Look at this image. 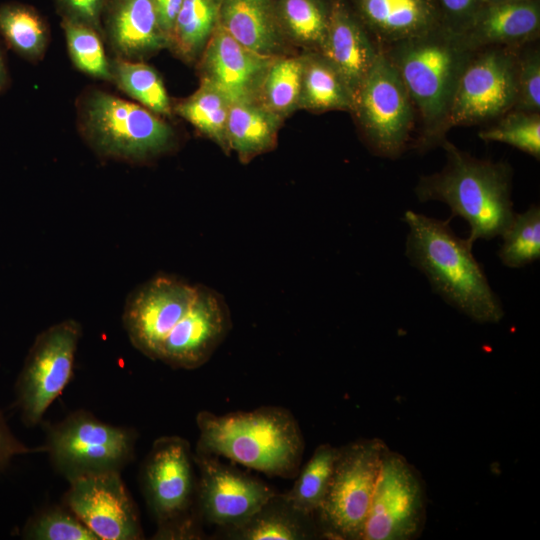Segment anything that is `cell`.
I'll list each match as a JSON object with an SVG mask.
<instances>
[{"label":"cell","instance_id":"6da1fadb","mask_svg":"<svg viewBox=\"0 0 540 540\" xmlns=\"http://www.w3.org/2000/svg\"><path fill=\"white\" fill-rule=\"evenodd\" d=\"M381 51L397 71L420 118L418 149L441 145L460 76L476 50L462 33L439 25Z\"/></svg>","mask_w":540,"mask_h":540},{"label":"cell","instance_id":"7a4b0ae2","mask_svg":"<svg viewBox=\"0 0 540 540\" xmlns=\"http://www.w3.org/2000/svg\"><path fill=\"white\" fill-rule=\"evenodd\" d=\"M403 220L409 227L405 254L424 273L432 290L473 321L498 323L504 310L473 255V243L457 236L450 220L411 210Z\"/></svg>","mask_w":540,"mask_h":540},{"label":"cell","instance_id":"3957f363","mask_svg":"<svg viewBox=\"0 0 540 540\" xmlns=\"http://www.w3.org/2000/svg\"><path fill=\"white\" fill-rule=\"evenodd\" d=\"M196 452L224 457L268 476L293 478L299 472L304 437L286 408L264 406L218 415L200 411Z\"/></svg>","mask_w":540,"mask_h":540},{"label":"cell","instance_id":"277c9868","mask_svg":"<svg viewBox=\"0 0 540 540\" xmlns=\"http://www.w3.org/2000/svg\"><path fill=\"white\" fill-rule=\"evenodd\" d=\"M441 146L446 164L440 172L420 178L415 188L417 198L448 205L453 216L468 223L471 243L501 236L516 214L510 165L475 158L447 139Z\"/></svg>","mask_w":540,"mask_h":540},{"label":"cell","instance_id":"5b68a950","mask_svg":"<svg viewBox=\"0 0 540 540\" xmlns=\"http://www.w3.org/2000/svg\"><path fill=\"white\" fill-rule=\"evenodd\" d=\"M76 107L80 135L102 158L147 163L177 145L176 132L164 117L105 90H85Z\"/></svg>","mask_w":540,"mask_h":540},{"label":"cell","instance_id":"8992f818","mask_svg":"<svg viewBox=\"0 0 540 540\" xmlns=\"http://www.w3.org/2000/svg\"><path fill=\"white\" fill-rule=\"evenodd\" d=\"M189 442L180 436L157 438L141 467V487L157 530L153 539H201L197 474Z\"/></svg>","mask_w":540,"mask_h":540},{"label":"cell","instance_id":"52a82bcc","mask_svg":"<svg viewBox=\"0 0 540 540\" xmlns=\"http://www.w3.org/2000/svg\"><path fill=\"white\" fill-rule=\"evenodd\" d=\"M138 433L130 427L101 421L79 409L46 426L45 453L67 481L121 470L134 458Z\"/></svg>","mask_w":540,"mask_h":540},{"label":"cell","instance_id":"ba28073f","mask_svg":"<svg viewBox=\"0 0 540 540\" xmlns=\"http://www.w3.org/2000/svg\"><path fill=\"white\" fill-rule=\"evenodd\" d=\"M379 438L358 439L339 448L324 500L314 514L321 536L362 540L383 455Z\"/></svg>","mask_w":540,"mask_h":540},{"label":"cell","instance_id":"9c48e42d","mask_svg":"<svg viewBox=\"0 0 540 540\" xmlns=\"http://www.w3.org/2000/svg\"><path fill=\"white\" fill-rule=\"evenodd\" d=\"M351 113L374 154L397 158L404 152L414 126L415 108L381 49L354 96Z\"/></svg>","mask_w":540,"mask_h":540},{"label":"cell","instance_id":"30bf717a","mask_svg":"<svg viewBox=\"0 0 540 540\" xmlns=\"http://www.w3.org/2000/svg\"><path fill=\"white\" fill-rule=\"evenodd\" d=\"M80 337V324L66 319L35 338L15 383V404L25 426L39 425L69 384Z\"/></svg>","mask_w":540,"mask_h":540},{"label":"cell","instance_id":"8fae6325","mask_svg":"<svg viewBox=\"0 0 540 540\" xmlns=\"http://www.w3.org/2000/svg\"><path fill=\"white\" fill-rule=\"evenodd\" d=\"M427 497L416 468L386 449L376 479L362 540H413L426 522Z\"/></svg>","mask_w":540,"mask_h":540},{"label":"cell","instance_id":"7c38bea8","mask_svg":"<svg viewBox=\"0 0 540 540\" xmlns=\"http://www.w3.org/2000/svg\"><path fill=\"white\" fill-rule=\"evenodd\" d=\"M520 48L488 47L473 53L460 76L447 130L493 121L514 108Z\"/></svg>","mask_w":540,"mask_h":540},{"label":"cell","instance_id":"4fadbf2b","mask_svg":"<svg viewBox=\"0 0 540 540\" xmlns=\"http://www.w3.org/2000/svg\"><path fill=\"white\" fill-rule=\"evenodd\" d=\"M197 474V510L202 522L228 530L245 522L276 491L219 457L193 454Z\"/></svg>","mask_w":540,"mask_h":540},{"label":"cell","instance_id":"5bb4252c","mask_svg":"<svg viewBox=\"0 0 540 540\" xmlns=\"http://www.w3.org/2000/svg\"><path fill=\"white\" fill-rule=\"evenodd\" d=\"M68 483L63 503L99 540L144 538L136 504L120 472L88 474Z\"/></svg>","mask_w":540,"mask_h":540},{"label":"cell","instance_id":"9a60e30c","mask_svg":"<svg viewBox=\"0 0 540 540\" xmlns=\"http://www.w3.org/2000/svg\"><path fill=\"white\" fill-rule=\"evenodd\" d=\"M196 286L172 276H157L127 298L123 326L131 344L143 355L159 360L164 340L184 316Z\"/></svg>","mask_w":540,"mask_h":540},{"label":"cell","instance_id":"2e32d148","mask_svg":"<svg viewBox=\"0 0 540 540\" xmlns=\"http://www.w3.org/2000/svg\"><path fill=\"white\" fill-rule=\"evenodd\" d=\"M231 327L229 310L222 297L205 286L161 347L159 360L174 369L192 370L205 364Z\"/></svg>","mask_w":540,"mask_h":540},{"label":"cell","instance_id":"e0dca14e","mask_svg":"<svg viewBox=\"0 0 540 540\" xmlns=\"http://www.w3.org/2000/svg\"><path fill=\"white\" fill-rule=\"evenodd\" d=\"M276 56L254 52L220 24L196 63L199 80L221 91L231 103L258 100L266 72Z\"/></svg>","mask_w":540,"mask_h":540},{"label":"cell","instance_id":"ac0fdd59","mask_svg":"<svg viewBox=\"0 0 540 540\" xmlns=\"http://www.w3.org/2000/svg\"><path fill=\"white\" fill-rule=\"evenodd\" d=\"M101 24L114 57L143 61L169 48L153 0H106Z\"/></svg>","mask_w":540,"mask_h":540},{"label":"cell","instance_id":"d6986e66","mask_svg":"<svg viewBox=\"0 0 540 540\" xmlns=\"http://www.w3.org/2000/svg\"><path fill=\"white\" fill-rule=\"evenodd\" d=\"M319 52L340 72L354 99L380 47L349 0H334L327 34Z\"/></svg>","mask_w":540,"mask_h":540},{"label":"cell","instance_id":"ffe728a7","mask_svg":"<svg viewBox=\"0 0 540 540\" xmlns=\"http://www.w3.org/2000/svg\"><path fill=\"white\" fill-rule=\"evenodd\" d=\"M462 34L473 50L534 42L540 35V0L484 3Z\"/></svg>","mask_w":540,"mask_h":540},{"label":"cell","instance_id":"44dd1931","mask_svg":"<svg viewBox=\"0 0 540 540\" xmlns=\"http://www.w3.org/2000/svg\"><path fill=\"white\" fill-rule=\"evenodd\" d=\"M381 48L442 25L433 0H349Z\"/></svg>","mask_w":540,"mask_h":540},{"label":"cell","instance_id":"7402d4cb","mask_svg":"<svg viewBox=\"0 0 540 540\" xmlns=\"http://www.w3.org/2000/svg\"><path fill=\"white\" fill-rule=\"evenodd\" d=\"M219 24L236 41L259 54L295 53L277 28L271 0H222Z\"/></svg>","mask_w":540,"mask_h":540},{"label":"cell","instance_id":"603a6c76","mask_svg":"<svg viewBox=\"0 0 540 540\" xmlns=\"http://www.w3.org/2000/svg\"><path fill=\"white\" fill-rule=\"evenodd\" d=\"M234 540H309L321 536L314 515L298 510L283 494L275 493L245 522L224 530Z\"/></svg>","mask_w":540,"mask_h":540},{"label":"cell","instance_id":"cb8c5ba5","mask_svg":"<svg viewBox=\"0 0 540 540\" xmlns=\"http://www.w3.org/2000/svg\"><path fill=\"white\" fill-rule=\"evenodd\" d=\"M284 119L258 101L232 103L227 121L230 151L247 164L277 145Z\"/></svg>","mask_w":540,"mask_h":540},{"label":"cell","instance_id":"d4e9b609","mask_svg":"<svg viewBox=\"0 0 540 540\" xmlns=\"http://www.w3.org/2000/svg\"><path fill=\"white\" fill-rule=\"evenodd\" d=\"M334 0H271L277 28L293 49L320 51Z\"/></svg>","mask_w":540,"mask_h":540},{"label":"cell","instance_id":"484cf974","mask_svg":"<svg viewBox=\"0 0 540 540\" xmlns=\"http://www.w3.org/2000/svg\"><path fill=\"white\" fill-rule=\"evenodd\" d=\"M299 109L351 112L353 95L335 66L318 51H302Z\"/></svg>","mask_w":540,"mask_h":540},{"label":"cell","instance_id":"4316f807","mask_svg":"<svg viewBox=\"0 0 540 540\" xmlns=\"http://www.w3.org/2000/svg\"><path fill=\"white\" fill-rule=\"evenodd\" d=\"M222 0H183L170 36L169 50L196 65L219 25Z\"/></svg>","mask_w":540,"mask_h":540},{"label":"cell","instance_id":"83f0119b","mask_svg":"<svg viewBox=\"0 0 540 540\" xmlns=\"http://www.w3.org/2000/svg\"><path fill=\"white\" fill-rule=\"evenodd\" d=\"M230 100L211 84L201 81L188 97L173 105V114L190 123L201 135L229 154L227 121Z\"/></svg>","mask_w":540,"mask_h":540},{"label":"cell","instance_id":"f1b7e54d","mask_svg":"<svg viewBox=\"0 0 540 540\" xmlns=\"http://www.w3.org/2000/svg\"><path fill=\"white\" fill-rule=\"evenodd\" d=\"M0 35L10 49L30 62L44 57L50 38L48 24L38 10L20 2L0 5Z\"/></svg>","mask_w":540,"mask_h":540},{"label":"cell","instance_id":"f546056e","mask_svg":"<svg viewBox=\"0 0 540 540\" xmlns=\"http://www.w3.org/2000/svg\"><path fill=\"white\" fill-rule=\"evenodd\" d=\"M111 73V83L136 103L161 117H171L173 104L155 68L144 61L114 57L111 60Z\"/></svg>","mask_w":540,"mask_h":540},{"label":"cell","instance_id":"4dcf8cb0","mask_svg":"<svg viewBox=\"0 0 540 540\" xmlns=\"http://www.w3.org/2000/svg\"><path fill=\"white\" fill-rule=\"evenodd\" d=\"M301 74V53L274 57L257 101L285 120L299 110Z\"/></svg>","mask_w":540,"mask_h":540},{"label":"cell","instance_id":"1f68e13d","mask_svg":"<svg viewBox=\"0 0 540 540\" xmlns=\"http://www.w3.org/2000/svg\"><path fill=\"white\" fill-rule=\"evenodd\" d=\"M338 452V447L320 444L298 472L294 485L284 493L298 510L309 515L317 512L326 495Z\"/></svg>","mask_w":540,"mask_h":540},{"label":"cell","instance_id":"d6a6232c","mask_svg":"<svg viewBox=\"0 0 540 540\" xmlns=\"http://www.w3.org/2000/svg\"><path fill=\"white\" fill-rule=\"evenodd\" d=\"M61 27L74 67L92 78L111 82V60L106 55L102 34L90 26L69 20H61Z\"/></svg>","mask_w":540,"mask_h":540},{"label":"cell","instance_id":"836d02e7","mask_svg":"<svg viewBox=\"0 0 540 540\" xmlns=\"http://www.w3.org/2000/svg\"><path fill=\"white\" fill-rule=\"evenodd\" d=\"M503 242L498 251L501 262L509 268H521L540 257V207L532 205L516 213L502 233Z\"/></svg>","mask_w":540,"mask_h":540},{"label":"cell","instance_id":"e575fe53","mask_svg":"<svg viewBox=\"0 0 540 540\" xmlns=\"http://www.w3.org/2000/svg\"><path fill=\"white\" fill-rule=\"evenodd\" d=\"M21 535L32 540H99L64 503L33 514Z\"/></svg>","mask_w":540,"mask_h":540},{"label":"cell","instance_id":"d590c367","mask_svg":"<svg viewBox=\"0 0 540 540\" xmlns=\"http://www.w3.org/2000/svg\"><path fill=\"white\" fill-rule=\"evenodd\" d=\"M497 120L479 132L482 140L508 144L539 160L540 113L511 110Z\"/></svg>","mask_w":540,"mask_h":540},{"label":"cell","instance_id":"8d00e7d4","mask_svg":"<svg viewBox=\"0 0 540 540\" xmlns=\"http://www.w3.org/2000/svg\"><path fill=\"white\" fill-rule=\"evenodd\" d=\"M536 41L522 46L518 52L517 98L512 110L540 112V50Z\"/></svg>","mask_w":540,"mask_h":540},{"label":"cell","instance_id":"74e56055","mask_svg":"<svg viewBox=\"0 0 540 540\" xmlns=\"http://www.w3.org/2000/svg\"><path fill=\"white\" fill-rule=\"evenodd\" d=\"M53 3L61 20L90 26L102 34L101 22L106 0H53Z\"/></svg>","mask_w":540,"mask_h":540},{"label":"cell","instance_id":"f35d334b","mask_svg":"<svg viewBox=\"0 0 540 540\" xmlns=\"http://www.w3.org/2000/svg\"><path fill=\"white\" fill-rule=\"evenodd\" d=\"M443 26L463 33L484 5V0H433Z\"/></svg>","mask_w":540,"mask_h":540},{"label":"cell","instance_id":"ab89813d","mask_svg":"<svg viewBox=\"0 0 540 540\" xmlns=\"http://www.w3.org/2000/svg\"><path fill=\"white\" fill-rule=\"evenodd\" d=\"M45 453V447H30L21 442L9 428L4 415L0 411V474L4 472L15 457Z\"/></svg>","mask_w":540,"mask_h":540},{"label":"cell","instance_id":"60d3db41","mask_svg":"<svg viewBox=\"0 0 540 540\" xmlns=\"http://www.w3.org/2000/svg\"><path fill=\"white\" fill-rule=\"evenodd\" d=\"M160 24L167 35L170 43V36L176 16L180 10L183 0H153Z\"/></svg>","mask_w":540,"mask_h":540},{"label":"cell","instance_id":"b9f144b4","mask_svg":"<svg viewBox=\"0 0 540 540\" xmlns=\"http://www.w3.org/2000/svg\"><path fill=\"white\" fill-rule=\"evenodd\" d=\"M9 85V74L6 66L5 57L0 45V93Z\"/></svg>","mask_w":540,"mask_h":540},{"label":"cell","instance_id":"7bdbcfd3","mask_svg":"<svg viewBox=\"0 0 540 540\" xmlns=\"http://www.w3.org/2000/svg\"><path fill=\"white\" fill-rule=\"evenodd\" d=\"M485 3H497V2H506V1H517V0H484Z\"/></svg>","mask_w":540,"mask_h":540}]
</instances>
